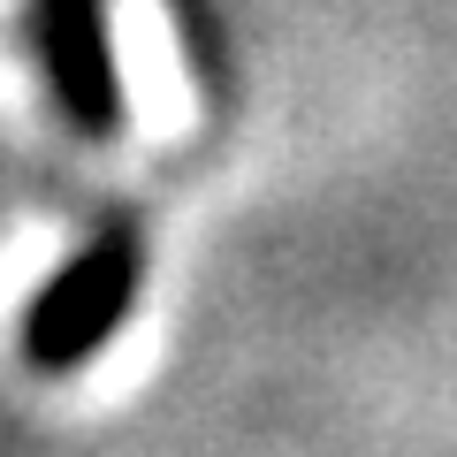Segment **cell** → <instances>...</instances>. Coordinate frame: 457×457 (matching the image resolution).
Returning <instances> with one entry per match:
<instances>
[{
  "label": "cell",
  "instance_id": "6da1fadb",
  "mask_svg": "<svg viewBox=\"0 0 457 457\" xmlns=\"http://www.w3.org/2000/svg\"><path fill=\"white\" fill-rule=\"evenodd\" d=\"M137 282H145V245H137V228L130 221L99 228L54 282H38L31 312H23V359H31L38 374H77L99 343L130 320Z\"/></svg>",
  "mask_w": 457,
  "mask_h": 457
},
{
  "label": "cell",
  "instance_id": "7a4b0ae2",
  "mask_svg": "<svg viewBox=\"0 0 457 457\" xmlns=\"http://www.w3.org/2000/svg\"><path fill=\"white\" fill-rule=\"evenodd\" d=\"M31 38L69 122L84 137L122 130V69L107 54V0H31Z\"/></svg>",
  "mask_w": 457,
  "mask_h": 457
}]
</instances>
